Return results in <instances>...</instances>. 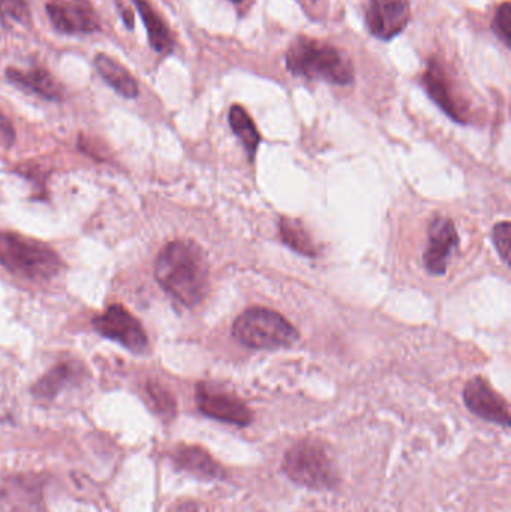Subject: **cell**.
<instances>
[{
	"label": "cell",
	"instance_id": "1",
	"mask_svg": "<svg viewBox=\"0 0 511 512\" xmlns=\"http://www.w3.org/2000/svg\"><path fill=\"white\" fill-rule=\"evenodd\" d=\"M155 277L162 289L186 307L203 303L209 292V261L192 240L168 243L155 262Z\"/></svg>",
	"mask_w": 511,
	"mask_h": 512
},
{
	"label": "cell",
	"instance_id": "2",
	"mask_svg": "<svg viewBox=\"0 0 511 512\" xmlns=\"http://www.w3.org/2000/svg\"><path fill=\"white\" fill-rule=\"evenodd\" d=\"M285 65L296 77L348 86L353 83L354 66L338 48L317 39L299 36L285 53Z\"/></svg>",
	"mask_w": 511,
	"mask_h": 512
},
{
	"label": "cell",
	"instance_id": "3",
	"mask_svg": "<svg viewBox=\"0 0 511 512\" xmlns=\"http://www.w3.org/2000/svg\"><path fill=\"white\" fill-rule=\"evenodd\" d=\"M0 265L15 276L42 282L60 273L62 259L45 243L12 231H0Z\"/></svg>",
	"mask_w": 511,
	"mask_h": 512
},
{
	"label": "cell",
	"instance_id": "4",
	"mask_svg": "<svg viewBox=\"0 0 511 512\" xmlns=\"http://www.w3.org/2000/svg\"><path fill=\"white\" fill-rule=\"evenodd\" d=\"M233 337L251 349L288 348L299 342L300 333L281 313L267 307H249L233 324Z\"/></svg>",
	"mask_w": 511,
	"mask_h": 512
},
{
	"label": "cell",
	"instance_id": "5",
	"mask_svg": "<svg viewBox=\"0 0 511 512\" xmlns=\"http://www.w3.org/2000/svg\"><path fill=\"white\" fill-rule=\"evenodd\" d=\"M282 472L293 483L311 490H330L338 483L335 466L320 441L303 439L282 460Z\"/></svg>",
	"mask_w": 511,
	"mask_h": 512
},
{
	"label": "cell",
	"instance_id": "6",
	"mask_svg": "<svg viewBox=\"0 0 511 512\" xmlns=\"http://www.w3.org/2000/svg\"><path fill=\"white\" fill-rule=\"evenodd\" d=\"M198 411L212 420L233 426L246 427L254 420V414L236 394L210 382H201L195 390Z\"/></svg>",
	"mask_w": 511,
	"mask_h": 512
},
{
	"label": "cell",
	"instance_id": "7",
	"mask_svg": "<svg viewBox=\"0 0 511 512\" xmlns=\"http://www.w3.org/2000/svg\"><path fill=\"white\" fill-rule=\"evenodd\" d=\"M96 333L105 339L120 343L132 354H141L147 348V334L141 322L120 304H113L92 321Z\"/></svg>",
	"mask_w": 511,
	"mask_h": 512
},
{
	"label": "cell",
	"instance_id": "8",
	"mask_svg": "<svg viewBox=\"0 0 511 512\" xmlns=\"http://www.w3.org/2000/svg\"><path fill=\"white\" fill-rule=\"evenodd\" d=\"M47 15L54 29L65 35H86L101 27L89 0H51Z\"/></svg>",
	"mask_w": 511,
	"mask_h": 512
},
{
	"label": "cell",
	"instance_id": "9",
	"mask_svg": "<svg viewBox=\"0 0 511 512\" xmlns=\"http://www.w3.org/2000/svg\"><path fill=\"white\" fill-rule=\"evenodd\" d=\"M410 0H371L366 11V26L375 38L390 41L410 23Z\"/></svg>",
	"mask_w": 511,
	"mask_h": 512
},
{
	"label": "cell",
	"instance_id": "10",
	"mask_svg": "<svg viewBox=\"0 0 511 512\" xmlns=\"http://www.w3.org/2000/svg\"><path fill=\"white\" fill-rule=\"evenodd\" d=\"M464 402L467 408L477 417L509 429V403L491 387L482 376L471 379L464 388Z\"/></svg>",
	"mask_w": 511,
	"mask_h": 512
},
{
	"label": "cell",
	"instance_id": "11",
	"mask_svg": "<svg viewBox=\"0 0 511 512\" xmlns=\"http://www.w3.org/2000/svg\"><path fill=\"white\" fill-rule=\"evenodd\" d=\"M458 245V231L452 219L437 216L429 225L428 248L423 254L426 270L434 276L446 274L450 256Z\"/></svg>",
	"mask_w": 511,
	"mask_h": 512
},
{
	"label": "cell",
	"instance_id": "12",
	"mask_svg": "<svg viewBox=\"0 0 511 512\" xmlns=\"http://www.w3.org/2000/svg\"><path fill=\"white\" fill-rule=\"evenodd\" d=\"M423 84H425L426 92L431 96L432 101L453 120L459 123L468 122V107L459 98L458 92L453 86L452 80L447 75L446 69L443 68L437 60H431L423 75Z\"/></svg>",
	"mask_w": 511,
	"mask_h": 512
},
{
	"label": "cell",
	"instance_id": "13",
	"mask_svg": "<svg viewBox=\"0 0 511 512\" xmlns=\"http://www.w3.org/2000/svg\"><path fill=\"white\" fill-rule=\"evenodd\" d=\"M174 465L180 471L188 472L198 478L206 480H224L225 469L201 447L180 445L171 454Z\"/></svg>",
	"mask_w": 511,
	"mask_h": 512
},
{
	"label": "cell",
	"instance_id": "14",
	"mask_svg": "<svg viewBox=\"0 0 511 512\" xmlns=\"http://www.w3.org/2000/svg\"><path fill=\"white\" fill-rule=\"evenodd\" d=\"M6 78L18 89L27 93L47 99V101H60L63 98V87L50 72L35 68L29 71L8 68Z\"/></svg>",
	"mask_w": 511,
	"mask_h": 512
},
{
	"label": "cell",
	"instance_id": "15",
	"mask_svg": "<svg viewBox=\"0 0 511 512\" xmlns=\"http://www.w3.org/2000/svg\"><path fill=\"white\" fill-rule=\"evenodd\" d=\"M95 68L102 80L120 96L126 99L137 98L138 83L125 66L111 59L107 54H98L95 57Z\"/></svg>",
	"mask_w": 511,
	"mask_h": 512
},
{
	"label": "cell",
	"instance_id": "16",
	"mask_svg": "<svg viewBox=\"0 0 511 512\" xmlns=\"http://www.w3.org/2000/svg\"><path fill=\"white\" fill-rule=\"evenodd\" d=\"M134 3L137 6L138 14L143 18L147 36H149V44L152 45L153 50L159 54L170 53L174 47V38L161 15L152 8L147 0H134Z\"/></svg>",
	"mask_w": 511,
	"mask_h": 512
},
{
	"label": "cell",
	"instance_id": "17",
	"mask_svg": "<svg viewBox=\"0 0 511 512\" xmlns=\"http://www.w3.org/2000/svg\"><path fill=\"white\" fill-rule=\"evenodd\" d=\"M78 378H80V372L74 363L59 364L33 385V396L38 399L53 400L63 388L68 387Z\"/></svg>",
	"mask_w": 511,
	"mask_h": 512
},
{
	"label": "cell",
	"instance_id": "18",
	"mask_svg": "<svg viewBox=\"0 0 511 512\" xmlns=\"http://www.w3.org/2000/svg\"><path fill=\"white\" fill-rule=\"evenodd\" d=\"M279 234L282 242L297 254L309 256V258H315L318 255V249L311 234L297 219L282 218L279 222Z\"/></svg>",
	"mask_w": 511,
	"mask_h": 512
},
{
	"label": "cell",
	"instance_id": "19",
	"mask_svg": "<svg viewBox=\"0 0 511 512\" xmlns=\"http://www.w3.org/2000/svg\"><path fill=\"white\" fill-rule=\"evenodd\" d=\"M228 122H230L234 134L242 141L246 152L249 153L251 159H254L255 152L260 146L261 135L248 111L242 105H233L230 114H228Z\"/></svg>",
	"mask_w": 511,
	"mask_h": 512
},
{
	"label": "cell",
	"instance_id": "20",
	"mask_svg": "<svg viewBox=\"0 0 511 512\" xmlns=\"http://www.w3.org/2000/svg\"><path fill=\"white\" fill-rule=\"evenodd\" d=\"M0 17L3 23L27 24L30 21L29 0H0Z\"/></svg>",
	"mask_w": 511,
	"mask_h": 512
},
{
	"label": "cell",
	"instance_id": "21",
	"mask_svg": "<svg viewBox=\"0 0 511 512\" xmlns=\"http://www.w3.org/2000/svg\"><path fill=\"white\" fill-rule=\"evenodd\" d=\"M147 393H149L150 400H152L159 414L170 415V417L174 415L176 403H174L173 397L162 385L156 384V382H149L147 384Z\"/></svg>",
	"mask_w": 511,
	"mask_h": 512
},
{
	"label": "cell",
	"instance_id": "22",
	"mask_svg": "<svg viewBox=\"0 0 511 512\" xmlns=\"http://www.w3.org/2000/svg\"><path fill=\"white\" fill-rule=\"evenodd\" d=\"M492 30L495 35L504 42L506 47L510 48L511 45V6L510 2H504L498 8L495 14L494 21H492Z\"/></svg>",
	"mask_w": 511,
	"mask_h": 512
},
{
	"label": "cell",
	"instance_id": "23",
	"mask_svg": "<svg viewBox=\"0 0 511 512\" xmlns=\"http://www.w3.org/2000/svg\"><path fill=\"white\" fill-rule=\"evenodd\" d=\"M510 234L511 225L509 221L495 225L494 234H492L495 248H497L498 254L506 265L510 264Z\"/></svg>",
	"mask_w": 511,
	"mask_h": 512
},
{
	"label": "cell",
	"instance_id": "24",
	"mask_svg": "<svg viewBox=\"0 0 511 512\" xmlns=\"http://www.w3.org/2000/svg\"><path fill=\"white\" fill-rule=\"evenodd\" d=\"M15 140V131L8 119L0 114V144L5 147H11Z\"/></svg>",
	"mask_w": 511,
	"mask_h": 512
},
{
	"label": "cell",
	"instance_id": "25",
	"mask_svg": "<svg viewBox=\"0 0 511 512\" xmlns=\"http://www.w3.org/2000/svg\"><path fill=\"white\" fill-rule=\"evenodd\" d=\"M120 14H122V18L123 21H125L126 27H128V29H132V27H134V17H132L129 9L120 8Z\"/></svg>",
	"mask_w": 511,
	"mask_h": 512
},
{
	"label": "cell",
	"instance_id": "26",
	"mask_svg": "<svg viewBox=\"0 0 511 512\" xmlns=\"http://www.w3.org/2000/svg\"><path fill=\"white\" fill-rule=\"evenodd\" d=\"M176 512H198V508L195 504H183L177 507Z\"/></svg>",
	"mask_w": 511,
	"mask_h": 512
},
{
	"label": "cell",
	"instance_id": "27",
	"mask_svg": "<svg viewBox=\"0 0 511 512\" xmlns=\"http://www.w3.org/2000/svg\"><path fill=\"white\" fill-rule=\"evenodd\" d=\"M231 2H233V3H240V2H243V0H231Z\"/></svg>",
	"mask_w": 511,
	"mask_h": 512
}]
</instances>
